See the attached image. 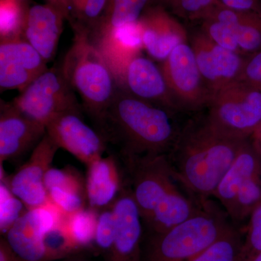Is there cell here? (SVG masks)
I'll use <instances>...</instances> for the list:
<instances>
[{
	"mask_svg": "<svg viewBox=\"0 0 261 261\" xmlns=\"http://www.w3.org/2000/svg\"><path fill=\"white\" fill-rule=\"evenodd\" d=\"M246 140L216 128L207 116L194 118L178 130L166 154L176 177L197 200L214 195Z\"/></svg>",
	"mask_w": 261,
	"mask_h": 261,
	"instance_id": "cell-1",
	"label": "cell"
},
{
	"mask_svg": "<svg viewBox=\"0 0 261 261\" xmlns=\"http://www.w3.org/2000/svg\"><path fill=\"white\" fill-rule=\"evenodd\" d=\"M169 111L119 85L96 126L107 143L119 147L124 159L167 154L178 134Z\"/></svg>",
	"mask_w": 261,
	"mask_h": 261,
	"instance_id": "cell-2",
	"label": "cell"
},
{
	"mask_svg": "<svg viewBox=\"0 0 261 261\" xmlns=\"http://www.w3.org/2000/svg\"><path fill=\"white\" fill-rule=\"evenodd\" d=\"M144 231L163 232L195 216L205 201L184 187L166 154L124 159Z\"/></svg>",
	"mask_w": 261,
	"mask_h": 261,
	"instance_id": "cell-3",
	"label": "cell"
},
{
	"mask_svg": "<svg viewBox=\"0 0 261 261\" xmlns=\"http://www.w3.org/2000/svg\"><path fill=\"white\" fill-rule=\"evenodd\" d=\"M230 226L223 211L207 200L197 214L167 231H144L142 261H190Z\"/></svg>",
	"mask_w": 261,
	"mask_h": 261,
	"instance_id": "cell-4",
	"label": "cell"
},
{
	"mask_svg": "<svg viewBox=\"0 0 261 261\" xmlns=\"http://www.w3.org/2000/svg\"><path fill=\"white\" fill-rule=\"evenodd\" d=\"M61 65L70 86L82 99V108L96 124L119 86L112 68L95 44L79 37H74Z\"/></svg>",
	"mask_w": 261,
	"mask_h": 261,
	"instance_id": "cell-5",
	"label": "cell"
},
{
	"mask_svg": "<svg viewBox=\"0 0 261 261\" xmlns=\"http://www.w3.org/2000/svg\"><path fill=\"white\" fill-rule=\"evenodd\" d=\"M207 107L211 123L234 138L247 140L261 122V92L241 80L214 92Z\"/></svg>",
	"mask_w": 261,
	"mask_h": 261,
	"instance_id": "cell-6",
	"label": "cell"
},
{
	"mask_svg": "<svg viewBox=\"0 0 261 261\" xmlns=\"http://www.w3.org/2000/svg\"><path fill=\"white\" fill-rule=\"evenodd\" d=\"M12 102L25 116L44 126L60 113L82 107L61 64L47 68Z\"/></svg>",
	"mask_w": 261,
	"mask_h": 261,
	"instance_id": "cell-7",
	"label": "cell"
},
{
	"mask_svg": "<svg viewBox=\"0 0 261 261\" xmlns=\"http://www.w3.org/2000/svg\"><path fill=\"white\" fill-rule=\"evenodd\" d=\"M161 70L176 108L196 111L209 104L212 94L202 79L190 44L182 43L175 48Z\"/></svg>",
	"mask_w": 261,
	"mask_h": 261,
	"instance_id": "cell-8",
	"label": "cell"
},
{
	"mask_svg": "<svg viewBox=\"0 0 261 261\" xmlns=\"http://www.w3.org/2000/svg\"><path fill=\"white\" fill-rule=\"evenodd\" d=\"M82 110L74 108L54 117L46 125V133L59 148L89 166L102 158L107 142L99 130L84 122Z\"/></svg>",
	"mask_w": 261,
	"mask_h": 261,
	"instance_id": "cell-9",
	"label": "cell"
},
{
	"mask_svg": "<svg viewBox=\"0 0 261 261\" xmlns=\"http://www.w3.org/2000/svg\"><path fill=\"white\" fill-rule=\"evenodd\" d=\"M65 215L51 203L27 210L5 234L21 261H47L45 239L64 219Z\"/></svg>",
	"mask_w": 261,
	"mask_h": 261,
	"instance_id": "cell-10",
	"label": "cell"
},
{
	"mask_svg": "<svg viewBox=\"0 0 261 261\" xmlns=\"http://www.w3.org/2000/svg\"><path fill=\"white\" fill-rule=\"evenodd\" d=\"M59 149L46 133L18 171L10 179L1 178L6 181L13 195L22 201L27 210L50 202L44 186V177Z\"/></svg>",
	"mask_w": 261,
	"mask_h": 261,
	"instance_id": "cell-11",
	"label": "cell"
},
{
	"mask_svg": "<svg viewBox=\"0 0 261 261\" xmlns=\"http://www.w3.org/2000/svg\"><path fill=\"white\" fill-rule=\"evenodd\" d=\"M190 42L201 75L211 94L240 80L245 62L240 53L221 47L200 29L192 34Z\"/></svg>",
	"mask_w": 261,
	"mask_h": 261,
	"instance_id": "cell-12",
	"label": "cell"
},
{
	"mask_svg": "<svg viewBox=\"0 0 261 261\" xmlns=\"http://www.w3.org/2000/svg\"><path fill=\"white\" fill-rule=\"evenodd\" d=\"M112 207L116 215V233L102 255L105 260L142 261L143 223L129 186L124 185Z\"/></svg>",
	"mask_w": 261,
	"mask_h": 261,
	"instance_id": "cell-13",
	"label": "cell"
},
{
	"mask_svg": "<svg viewBox=\"0 0 261 261\" xmlns=\"http://www.w3.org/2000/svg\"><path fill=\"white\" fill-rule=\"evenodd\" d=\"M47 63L25 39L0 41L1 92H19L47 69Z\"/></svg>",
	"mask_w": 261,
	"mask_h": 261,
	"instance_id": "cell-14",
	"label": "cell"
},
{
	"mask_svg": "<svg viewBox=\"0 0 261 261\" xmlns=\"http://www.w3.org/2000/svg\"><path fill=\"white\" fill-rule=\"evenodd\" d=\"M46 135V127L19 111L12 102L0 105V163L34 149Z\"/></svg>",
	"mask_w": 261,
	"mask_h": 261,
	"instance_id": "cell-15",
	"label": "cell"
},
{
	"mask_svg": "<svg viewBox=\"0 0 261 261\" xmlns=\"http://www.w3.org/2000/svg\"><path fill=\"white\" fill-rule=\"evenodd\" d=\"M142 47L149 56L164 61L178 45L186 42L187 33L162 5L149 7L138 22Z\"/></svg>",
	"mask_w": 261,
	"mask_h": 261,
	"instance_id": "cell-16",
	"label": "cell"
},
{
	"mask_svg": "<svg viewBox=\"0 0 261 261\" xmlns=\"http://www.w3.org/2000/svg\"><path fill=\"white\" fill-rule=\"evenodd\" d=\"M121 80L120 85L136 97L170 111L176 109L162 70L149 58L136 55Z\"/></svg>",
	"mask_w": 261,
	"mask_h": 261,
	"instance_id": "cell-17",
	"label": "cell"
},
{
	"mask_svg": "<svg viewBox=\"0 0 261 261\" xmlns=\"http://www.w3.org/2000/svg\"><path fill=\"white\" fill-rule=\"evenodd\" d=\"M65 19L64 13L49 3L27 8L23 39L47 63L56 56Z\"/></svg>",
	"mask_w": 261,
	"mask_h": 261,
	"instance_id": "cell-18",
	"label": "cell"
},
{
	"mask_svg": "<svg viewBox=\"0 0 261 261\" xmlns=\"http://www.w3.org/2000/svg\"><path fill=\"white\" fill-rule=\"evenodd\" d=\"M116 158H101L87 166L86 178L88 207L101 211L111 207L124 187Z\"/></svg>",
	"mask_w": 261,
	"mask_h": 261,
	"instance_id": "cell-19",
	"label": "cell"
},
{
	"mask_svg": "<svg viewBox=\"0 0 261 261\" xmlns=\"http://www.w3.org/2000/svg\"><path fill=\"white\" fill-rule=\"evenodd\" d=\"M44 186L51 203L65 216L88 207L86 181L73 168H50Z\"/></svg>",
	"mask_w": 261,
	"mask_h": 261,
	"instance_id": "cell-20",
	"label": "cell"
},
{
	"mask_svg": "<svg viewBox=\"0 0 261 261\" xmlns=\"http://www.w3.org/2000/svg\"><path fill=\"white\" fill-rule=\"evenodd\" d=\"M206 13L228 27L242 54L250 56L261 51V13L231 9L218 1Z\"/></svg>",
	"mask_w": 261,
	"mask_h": 261,
	"instance_id": "cell-21",
	"label": "cell"
},
{
	"mask_svg": "<svg viewBox=\"0 0 261 261\" xmlns=\"http://www.w3.org/2000/svg\"><path fill=\"white\" fill-rule=\"evenodd\" d=\"M257 173L256 156L246 141L213 195L219 201L226 214L232 209L237 194L244 182Z\"/></svg>",
	"mask_w": 261,
	"mask_h": 261,
	"instance_id": "cell-22",
	"label": "cell"
},
{
	"mask_svg": "<svg viewBox=\"0 0 261 261\" xmlns=\"http://www.w3.org/2000/svg\"><path fill=\"white\" fill-rule=\"evenodd\" d=\"M155 4L156 0H109L98 46L113 31L138 23L146 10Z\"/></svg>",
	"mask_w": 261,
	"mask_h": 261,
	"instance_id": "cell-23",
	"label": "cell"
},
{
	"mask_svg": "<svg viewBox=\"0 0 261 261\" xmlns=\"http://www.w3.org/2000/svg\"><path fill=\"white\" fill-rule=\"evenodd\" d=\"M99 213L87 207L65 216V230L79 250L94 243Z\"/></svg>",
	"mask_w": 261,
	"mask_h": 261,
	"instance_id": "cell-24",
	"label": "cell"
},
{
	"mask_svg": "<svg viewBox=\"0 0 261 261\" xmlns=\"http://www.w3.org/2000/svg\"><path fill=\"white\" fill-rule=\"evenodd\" d=\"M243 245L238 231L231 225L216 241L190 261H239Z\"/></svg>",
	"mask_w": 261,
	"mask_h": 261,
	"instance_id": "cell-25",
	"label": "cell"
},
{
	"mask_svg": "<svg viewBox=\"0 0 261 261\" xmlns=\"http://www.w3.org/2000/svg\"><path fill=\"white\" fill-rule=\"evenodd\" d=\"M27 8L22 0H0V39H23Z\"/></svg>",
	"mask_w": 261,
	"mask_h": 261,
	"instance_id": "cell-26",
	"label": "cell"
},
{
	"mask_svg": "<svg viewBox=\"0 0 261 261\" xmlns=\"http://www.w3.org/2000/svg\"><path fill=\"white\" fill-rule=\"evenodd\" d=\"M27 211L22 201L8 187L5 180L0 181V231L6 234L19 218Z\"/></svg>",
	"mask_w": 261,
	"mask_h": 261,
	"instance_id": "cell-27",
	"label": "cell"
},
{
	"mask_svg": "<svg viewBox=\"0 0 261 261\" xmlns=\"http://www.w3.org/2000/svg\"><path fill=\"white\" fill-rule=\"evenodd\" d=\"M217 0H156L175 17L198 21Z\"/></svg>",
	"mask_w": 261,
	"mask_h": 261,
	"instance_id": "cell-28",
	"label": "cell"
},
{
	"mask_svg": "<svg viewBox=\"0 0 261 261\" xmlns=\"http://www.w3.org/2000/svg\"><path fill=\"white\" fill-rule=\"evenodd\" d=\"M116 229V215L112 206L99 211L94 243L102 255L111 246Z\"/></svg>",
	"mask_w": 261,
	"mask_h": 261,
	"instance_id": "cell-29",
	"label": "cell"
},
{
	"mask_svg": "<svg viewBox=\"0 0 261 261\" xmlns=\"http://www.w3.org/2000/svg\"><path fill=\"white\" fill-rule=\"evenodd\" d=\"M260 252L261 202L252 211L248 237L243 245L239 261H250Z\"/></svg>",
	"mask_w": 261,
	"mask_h": 261,
	"instance_id": "cell-30",
	"label": "cell"
},
{
	"mask_svg": "<svg viewBox=\"0 0 261 261\" xmlns=\"http://www.w3.org/2000/svg\"><path fill=\"white\" fill-rule=\"evenodd\" d=\"M240 80L261 92V51L247 57Z\"/></svg>",
	"mask_w": 261,
	"mask_h": 261,
	"instance_id": "cell-31",
	"label": "cell"
},
{
	"mask_svg": "<svg viewBox=\"0 0 261 261\" xmlns=\"http://www.w3.org/2000/svg\"><path fill=\"white\" fill-rule=\"evenodd\" d=\"M226 8L240 10L253 11L261 13V0H217Z\"/></svg>",
	"mask_w": 261,
	"mask_h": 261,
	"instance_id": "cell-32",
	"label": "cell"
},
{
	"mask_svg": "<svg viewBox=\"0 0 261 261\" xmlns=\"http://www.w3.org/2000/svg\"><path fill=\"white\" fill-rule=\"evenodd\" d=\"M0 261H21L5 238L0 240Z\"/></svg>",
	"mask_w": 261,
	"mask_h": 261,
	"instance_id": "cell-33",
	"label": "cell"
},
{
	"mask_svg": "<svg viewBox=\"0 0 261 261\" xmlns=\"http://www.w3.org/2000/svg\"><path fill=\"white\" fill-rule=\"evenodd\" d=\"M56 261H90L84 255H82L80 252L70 255L69 256L65 257V258L61 259V260Z\"/></svg>",
	"mask_w": 261,
	"mask_h": 261,
	"instance_id": "cell-34",
	"label": "cell"
},
{
	"mask_svg": "<svg viewBox=\"0 0 261 261\" xmlns=\"http://www.w3.org/2000/svg\"><path fill=\"white\" fill-rule=\"evenodd\" d=\"M257 145L261 147V122L253 132Z\"/></svg>",
	"mask_w": 261,
	"mask_h": 261,
	"instance_id": "cell-35",
	"label": "cell"
},
{
	"mask_svg": "<svg viewBox=\"0 0 261 261\" xmlns=\"http://www.w3.org/2000/svg\"><path fill=\"white\" fill-rule=\"evenodd\" d=\"M47 3H49V4L58 7V8H60V9H61L65 14L64 8H63V0H47Z\"/></svg>",
	"mask_w": 261,
	"mask_h": 261,
	"instance_id": "cell-36",
	"label": "cell"
},
{
	"mask_svg": "<svg viewBox=\"0 0 261 261\" xmlns=\"http://www.w3.org/2000/svg\"><path fill=\"white\" fill-rule=\"evenodd\" d=\"M250 261H261V252L260 253L257 254V255H255V256Z\"/></svg>",
	"mask_w": 261,
	"mask_h": 261,
	"instance_id": "cell-37",
	"label": "cell"
}]
</instances>
